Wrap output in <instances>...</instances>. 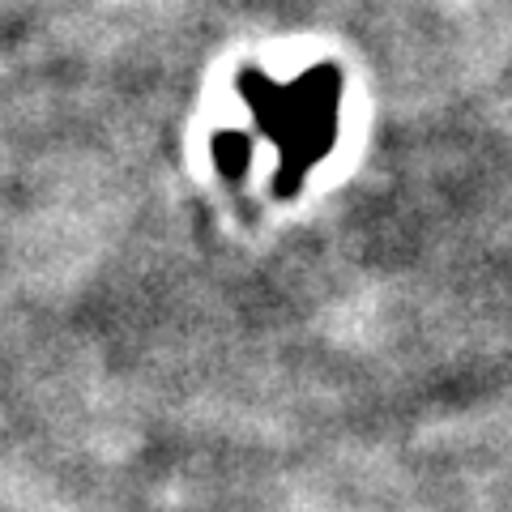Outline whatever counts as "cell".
<instances>
[{"instance_id":"1","label":"cell","mask_w":512,"mask_h":512,"mask_svg":"<svg viewBox=\"0 0 512 512\" xmlns=\"http://www.w3.org/2000/svg\"><path fill=\"white\" fill-rule=\"evenodd\" d=\"M239 90L248 94V107L265 141L278 146V192L291 197L338 137L342 77L329 64L303 73L291 86H278L261 73H244Z\"/></svg>"}]
</instances>
